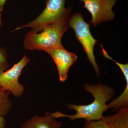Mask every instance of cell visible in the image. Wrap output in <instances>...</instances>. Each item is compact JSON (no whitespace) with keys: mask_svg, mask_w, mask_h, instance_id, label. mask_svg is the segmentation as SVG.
Returning a JSON list of instances; mask_svg holds the SVG:
<instances>
[{"mask_svg":"<svg viewBox=\"0 0 128 128\" xmlns=\"http://www.w3.org/2000/svg\"><path fill=\"white\" fill-rule=\"evenodd\" d=\"M84 88L86 92H89L94 96V100L92 102L87 105L69 104L67 106V108L70 110H75V114L67 115L57 111L51 113L53 116L56 118H68L71 121L80 118L89 121H96L102 119L104 113L108 109L106 103L115 94L114 90L108 86L100 83L96 84H85Z\"/></svg>","mask_w":128,"mask_h":128,"instance_id":"cell-1","label":"cell"},{"mask_svg":"<svg viewBox=\"0 0 128 128\" xmlns=\"http://www.w3.org/2000/svg\"><path fill=\"white\" fill-rule=\"evenodd\" d=\"M70 16L65 17L47 26L41 32L34 33L30 30L24 40V47L28 50L43 51L44 49L62 45L61 40L69 28Z\"/></svg>","mask_w":128,"mask_h":128,"instance_id":"cell-2","label":"cell"},{"mask_svg":"<svg viewBox=\"0 0 128 128\" xmlns=\"http://www.w3.org/2000/svg\"><path fill=\"white\" fill-rule=\"evenodd\" d=\"M66 0H46V7L36 18L25 25L16 28L13 31L29 27L32 28L31 30L34 32H39L47 26L69 16L72 8L65 7Z\"/></svg>","mask_w":128,"mask_h":128,"instance_id":"cell-3","label":"cell"},{"mask_svg":"<svg viewBox=\"0 0 128 128\" xmlns=\"http://www.w3.org/2000/svg\"><path fill=\"white\" fill-rule=\"evenodd\" d=\"M68 25L69 27L74 31L76 37L82 45L96 74L99 76L100 68L96 62L94 54V46L97 40L92 35L90 25L84 20L82 14L79 13H74L69 16Z\"/></svg>","mask_w":128,"mask_h":128,"instance_id":"cell-4","label":"cell"},{"mask_svg":"<svg viewBox=\"0 0 128 128\" xmlns=\"http://www.w3.org/2000/svg\"><path fill=\"white\" fill-rule=\"evenodd\" d=\"M26 55L10 69L0 74V87L12 93L14 97L19 98L23 95L24 87L18 82L22 70L30 61Z\"/></svg>","mask_w":128,"mask_h":128,"instance_id":"cell-5","label":"cell"},{"mask_svg":"<svg viewBox=\"0 0 128 128\" xmlns=\"http://www.w3.org/2000/svg\"><path fill=\"white\" fill-rule=\"evenodd\" d=\"M91 14V23L96 26L104 22L113 20L115 14L112 8L117 0H80Z\"/></svg>","mask_w":128,"mask_h":128,"instance_id":"cell-6","label":"cell"},{"mask_svg":"<svg viewBox=\"0 0 128 128\" xmlns=\"http://www.w3.org/2000/svg\"><path fill=\"white\" fill-rule=\"evenodd\" d=\"M43 51L52 58L57 66L60 81L64 82L67 79L69 69L78 58L77 56L66 50L63 45L46 49Z\"/></svg>","mask_w":128,"mask_h":128,"instance_id":"cell-7","label":"cell"},{"mask_svg":"<svg viewBox=\"0 0 128 128\" xmlns=\"http://www.w3.org/2000/svg\"><path fill=\"white\" fill-rule=\"evenodd\" d=\"M51 113L46 112L43 116H34L24 123L21 128H60L61 122L56 120Z\"/></svg>","mask_w":128,"mask_h":128,"instance_id":"cell-8","label":"cell"},{"mask_svg":"<svg viewBox=\"0 0 128 128\" xmlns=\"http://www.w3.org/2000/svg\"><path fill=\"white\" fill-rule=\"evenodd\" d=\"M102 119L110 128H128V107L122 108L113 115L103 116Z\"/></svg>","mask_w":128,"mask_h":128,"instance_id":"cell-9","label":"cell"},{"mask_svg":"<svg viewBox=\"0 0 128 128\" xmlns=\"http://www.w3.org/2000/svg\"><path fill=\"white\" fill-rule=\"evenodd\" d=\"M123 74L126 82L125 88L119 97L107 105L108 109L116 111L122 108L128 107V72H125Z\"/></svg>","mask_w":128,"mask_h":128,"instance_id":"cell-10","label":"cell"},{"mask_svg":"<svg viewBox=\"0 0 128 128\" xmlns=\"http://www.w3.org/2000/svg\"><path fill=\"white\" fill-rule=\"evenodd\" d=\"M11 92L0 87V116L4 117L9 113L12 106L9 96Z\"/></svg>","mask_w":128,"mask_h":128,"instance_id":"cell-11","label":"cell"},{"mask_svg":"<svg viewBox=\"0 0 128 128\" xmlns=\"http://www.w3.org/2000/svg\"><path fill=\"white\" fill-rule=\"evenodd\" d=\"M83 128H110V127L106 121L101 119L96 121L85 120Z\"/></svg>","mask_w":128,"mask_h":128,"instance_id":"cell-12","label":"cell"},{"mask_svg":"<svg viewBox=\"0 0 128 128\" xmlns=\"http://www.w3.org/2000/svg\"><path fill=\"white\" fill-rule=\"evenodd\" d=\"M9 68L7 52L4 48H0V74Z\"/></svg>","mask_w":128,"mask_h":128,"instance_id":"cell-13","label":"cell"},{"mask_svg":"<svg viewBox=\"0 0 128 128\" xmlns=\"http://www.w3.org/2000/svg\"><path fill=\"white\" fill-rule=\"evenodd\" d=\"M6 121L4 117L0 116V128H4Z\"/></svg>","mask_w":128,"mask_h":128,"instance_id":"cell-14","label":"cell"},{"mask_svg":"<svg viewBox=\"0 0 128 128\" xmlns=\"http://www.w3.org/2000/svg\"><path fill=\"white\" fill-rule=\"evenodd\" d=\"M7 0H0V12L4 11L5 3Z\"/></svg>","mask_w":128,"mask_h":128,"instance_id":"cell-15","label":"cell"},{"mask_svg":"<svg viewBox=\"0 0 128 128\" xmlns=\"http://www.w3.org/2000/svg\"><path fill=\"white\" fill-rule=\"evenodd\" d=\"M2 14L0 13V28L2 26Z\"/></svg>","mask_w":128,"mask_h":128,"instance_id":"cell-16","label":"cell"}]
</instances>
